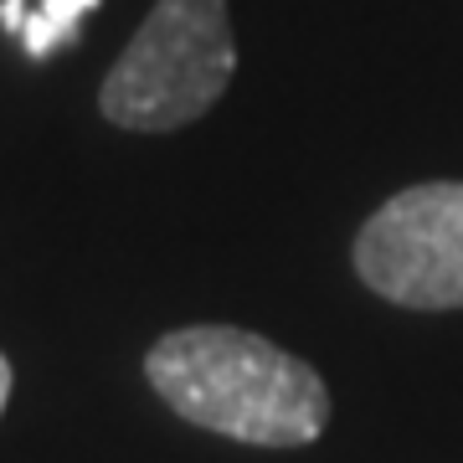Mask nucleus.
Instances as JSON below:
<instances>
[{
    "mask_svg": "<svg viewBox=\"0 0 463 463\" xmlns=\"http://www.w3.org/2000/svg\"><path fill=\"white\" fill-rule=\"evenodd\" d=\"M145 376L185 422L252 448H304L330 422V392L315 365L237 325L160 335Z\"/></svg>",
    "mask_w": 463,
    "mask_h": 463,
    "instance_id": "f257e3e1",
    "label": "nucleus"
},
{
    "mask_svg": "<svg viewBox=\"0 0 463 463\" xmlns=\"http://www.w3.org/2000/svg\"><path fill=\"white\" fill-rule=\"evenodd\" d=\"M237 72L227 0H155L109 78L99 109L134 134H165L201 118Z\"/></svg>",
    "mask_w": 463,
    "mask_h": 463,
    "instance_id": "f03ea898",
    "label": "nucleus"
},
{
    "mask_svg": "<svg viewBox=\"0 0 463 463\" xmlns=\"http://www.w3.org/2000/svg\"><path fill=\"white\" fill-rule=\"evenodd\" d=\"M355 273L402 309H463V181L397 191L355 237Z\"/></svg>",
    "mask_w": 463,
    "mask_h": 463,
    "instance_id": "7ed1b4c3",
    "label": "nucleus"
},
{
    "mask_svg": "<svg viewBox=\"0 0 463 463\" xmlns=\"http://www.w3.org/2000/svg\"><path fill=\"white\" fill-rule=\"evenodd\" d=\"M103 0H0V26L21 36L26 57L47 62L52 52L72 42L88 11H99Z\"/></svg>",
    "mask_w": 463,
    "mask_h": 463,
    "instance_id": "20e7f679",
    "label": "nucleus"
},
{
    "mask_svg": "<svg viewBox=\"0 0 463 463\" xmlns=\"http://www.w3.org/2000/svg\"><path fill=\"white\" fill-rule=\"evenodd\" d=\"M5 402H11V361L0 355V412H5Z\"/></svg>",
    "mask_w": 463,
    "mask_h": 463,
    "instance_id": "39448f33",
    "label": "nucleus"
}]
</instances>
